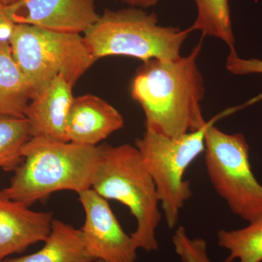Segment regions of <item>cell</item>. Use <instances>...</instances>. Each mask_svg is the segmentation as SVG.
Segmentation results:
<instances>
[{
    "instance_id": "6da1fadb",
    "label": "cell",
    "mask_w": 262,
    "mask_h": 262,
    "mask_svg": "<svg viewBox=\"0 0 262 262\" xmlns=\"http://www.w3.org/2000/svg\"><path fill=\"white\" fill-rule=\"evenodd\" d=\"M203 39L186 56L144 62L131 83V96L142 108L145 129L177 138L199 130L205 82L198 68Z\"/></svg>"
},
{
    "instance_id": "7a4b0ae2",
    "label": "cell",
    "mask_w": 262,
    "mask_h": 262,
    "mask_svg": "<svg viewBox=\"0 0 262 262\" xmlns=\"http://www.w3.org/2000/svg\"><path fill=\"white\" fill-rule=\"evenodd\" d=\"M99 153V146L34 136L22 149L23 161L14 170L10 185L1 192L29 207L59 191L79 194L91 189Z\"/></svg>"
},
{
    "instance_id": "3957f363",
    "label": "cell",
    "mask_w": 262,
    "mask_h": 262,
    "mask_svg": "<svg viewBox=\"0 0 262 262\" xmlns=\"http://www.w3.org/2000/svg\"><path fill=\"white\" fill-rule=\"evenodd\" d=\"M99 149L91 189L104 199L128 208L137 223L130 234L137 249L157 251L156 230L163 214L156 186L140 151L130 144H102Z\"/></svg>"
},
{
    "instance_id": "277c9868",
    "label": "cell",
    "mask_w": 262,
    "mask_h": 262,
    "mask_svg": "<svg viewBox=\"0 0 262 262\" xmlns=\"http://www.w3.org/2000/svg\"><path fill=\"white\" fill-rule=\"evenodd\" d=\"M192 32L190 28L164 27L155 13L130 7L103 10L82 36L96 61L104 57L124 56L146 62L182 56L183 45Z\"/></svg>"
},
{
    "instance_id": "5b68a950",
    "label": "cell",
    "mask_w": 262,
    "mask_h": 262,
    "mask_svg": "<svg viewBox=\"0 0 262 262\" xmlns=\"http://www.w3.org/2000/svg\"><path fill=\"white\" fill-rule=\"evenodd\" d=\"M9 43L32 98L57 76L75 85L96 61L80 34L15 24Z\"/></svg>"
},
{
    "instance_id": "8992f818",
    "label": "cell",
    "mask_w": 262,
    "mask_h": 262,
    "mask_svg": "<svg viewBox=\"0 0 262 262\" xmlns=\"http://www.w3.org/2000/svg\"><path fill=\"white\" fill-rule=\"evenodd\" d=\"M218 116L199 130L177 138L145 129L135 146L140 151L156 186L160 208L168 228L176 227L181 211L192 195L190 182L184 179L189 165L205 151L208 127Z\"/></svg>"
},
{
    "instance_id": "52a82bcc",
    "label": "cell",
    "mask_w": 262,
    "mask_h": 262,
    "mask_svg": "<svg viewBox=\"0 0 262 262\" xmlns=\"http://www.w3.org/2000/svg\"><path fill=\"white\" fill-rule=\"evenodd\" d=\"M215 121L205 136L207 173L230 211L250 223L262 217V185L253 173L249 145L241 133L226 134Z\"/></svg>"
},
{
    "instance_id": "ba28073f",
    "label": "cell",
    "mask_w": 262,
    "mask_h": 262,
    "mask_svg": "<svg viewBox=\"0 0 262 262\" xmlns=\"http://www.w3.org/2000/svg\"><path fill=\"white\" fill-rule=\"evenodd\" d=\"M78 194L85 214L80 229L90 256L102 262H136L134 239L122 229L107 200L91 188Z\"/></svg>"
},
{
    "instance_id": "9c48e42d",
    "label": "cell",
    "mask_w": 262,
    "mask_h": 262,
    "mask_svg": "<svg viewBox=\"0 0 262 262\" xmlns=\"http://www.w3.org/2000/svg\"><path fill=\"white\" fill-rule=\"evenodd\" d=\"M96 0H20L6 6L15 24L54 32L84 34L99 18Z\"/></svg>"
},
{
    "instance_id": "30bf717a",
    "label": "cell",
    "mask_w": 262,
    "mask_h": 262,
    "mask_svg": "<svg viewBox=\"0 0 262 262\" xmlns=\"http://www.w3.org/2000/svg\"><path fill=\"white\" fill-rule=\"evenodd\" d=\"M53 220L51 212L32 211L0 192V262L10 255L24 252L38 242H44Z\"/></svg>"
},
{
    "instance_id": "8fae6325",
    "label": "cell",
    "mask_w": 262,
    "mask_h": 262,
    "mask_svg": "<svg viewBox=\"0 0 262 262\" xmlns=\"http://www.w3.org/2000/svg\"><path fill=\"white\" fill-rule=\"evenodd\" d=\"M124 125L121 114L107 101L94 95H84L74 98L71 105L67 139L75 144L96 146Z\"/></svg>"
},
{
    "instance_id": "7c38bea8",
    "label": "cell",
    "mask_w": 262,
    "mask_h": 262,
    "mask_svg": "<svg viewBox=\"0 0 262 262\" xmlns=\"http://www.w3.org/2000/svg\"><path fill=\"white\" fill-rule=\"evenodd\" d=\"M73 86L57 76L34 95L26 110L32 137L43 136L69 142L67 120L74 100Z\"/></svg>"
},
{
    "instance_id": "4fadbf2b",
    "label": "cell",
    "mask_w": 262,
    "mask_h": 262,
    "mask_svg": "<svg viewBox=\"0 0 262 262\" xmlns=\"http://www.w3.org/2000/svg\"><path fill=\"white\" fill-rule=\"evenodd\" d=\"M45 245L37 252L2 262H96L84 247L81 229L59 220H53Z\"/></svg>"
},
{
    "instance_id": "5bb4252c",
    "label": "cell",
    "mask_w": 262,
    "mask_h": 262,
    "mask_svg": "<svg viewBox=\"0 0 262 262\" xmlns=\"http://www.w3.org/2000/svg\"><path fill=\"white\" fill-rule=\"evenodd\" d=\"M32 98L30 86L13 58L9 42H0V114L25 117Z\"/></svg>"
},
{
    "instance_id": "9a60e30c",
    "label": "cell",
    "mask_w": 262,
    "mask_h": 262,
    "mask_svg": "<svg viewBox=\"0 0 262 262\" xmlns=\"http://www.w3.org/2000/svg\"><path fill=\"white\" fill-rule=\"evenodd\" d=\"M196 16L191 30L200 31L203 37H213L233 49L235 44L229 0H194Z\"/></svg>"
},
{
    "instance_id": "2e32d148",
    "label": "cell",
    "mask_w": 262,
    "mask_h": 262,
    "mask_svg": "<svg viewBox=\"0 0 262 262\" xmlns=\"http://www.w3.org/2000/svg\"><path fill=\"white\" fill-rule=\"evenodd\" d=\"M217 237L219 246L229 252L225 262L262 261V217L244 228L221 229Z\"/></svg>"
},
{
    "instance_id": "e0dca14e",
    "label": "cell",
    "mask_w": 262,
    "mask_h": 262,
    "mask_svg": "<svg viewBox=\"0 0 262 262\" xmlns=\"http://www.w3.org/2000/svg\"><path fill=\"white\" fill-rule=\"evenodd\" d=\"M31 138L26 117L0 114V168L14 171L23 161L22 149Z\"/></svg>"
},
{
    "instance_id": "ac0fdd59",
    "label": "cell",
    "mask_w": 262,
    "mask_h": 262,
    "mask_svg": "<svg viewBox=\"0 0 262 262\" xmlns=\"http://www.w3.org/2000/svg\"><path fill=\"white\" fill-rule=\"evenodd\" d=\"M172 241L176 253L182 262H213L207 253L206 241L191 238L182 226L176 229Z\"/></svg>"
},
{
    "instance_id": "d6986e66",
    "label": "cell",
    "mask_w": 262,
    "mask_h": 262,
    "mask_svg": "<svg viewBox=\"0 0 262 262\" xmlns=\"http://www.w3.org/2000/svg\"><path fill=\"white\" fill-rule=\"evenodd\" d=\"M226 69L234 75H248L251 74L262 75V60L258 58L245 59L237 55L235 48L229 49L226 61Z\"/></svg>"
},
{
    "instance_id": "ffe728a7",
    "label": "cell",
    "mask_w": 262,
    "mask_h": 262,
    "mask_svg": "<svg viewBox=\"0 0 262 262\" xmlns=\"http://www.w3.org/2000/svg\"><path fill=\"white\" fill-rule=\"evenodd\" d=\"M15 25L8 14L6 6L0 3V42H9Z\"/></svg>"
},
{
    "instance_id": "44dd1931",
    "label": "cell",
    "mask_w": 262,
    "mask_h": 262,
    "mask_svg": "<svg viewBox=\"0 0 262 262\" xmlns=\"http://www.w3.org/2000/svg\"><path fill=\"white\" fill-rule=\"evenodd\" d=\"M123 3L130 5L133 8H148L155 6L160 3L161 0H121Z\"/></svg>"
},
{
    "instance_id": "7402d4cb",
    "label": "cell",
    "mask_w": 262,
    "mask_h": 262,
    "mask_svg": "<svg viewBox=\"0 0 262 262\" xmlns=\"http://www.w3.org/2000/svg\"><path fill=\"white\" fill-rule=\"evenodd\" d=\"M18 1H20V0H0V3L5 5V6H9V5L14 4Z\"/></svg>"
},
{
    "instance_id": "603a6c76",
    "label": "cell",
    "mask_w": 262,
    "mask_h": 262,
    "mask_svg": "<svg viewBox=\"0 0 262 262\" xmlns=\"http://www.w3.org/2000/svg\"><path fill=\"white\" fill-rule=\"evenodd\" d=\"M96 262H102V261H96Z\"/></svg>"
}]
</instances>
